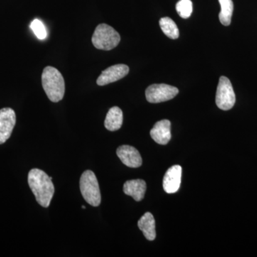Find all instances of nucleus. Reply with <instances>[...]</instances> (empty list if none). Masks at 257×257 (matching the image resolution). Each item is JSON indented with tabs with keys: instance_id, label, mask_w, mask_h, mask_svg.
<instances>
[{
	"instance_id": "f257e3e1",
	"label": "nucleus",
	"mask_w": 257,
	"mask_h": 257,
	"mask_svg": "<svg viewBox=\"0 0 257 257\" xmlns=\"http://www.w3.org/2000/svg\"><path fill=\"white\" fill-rule=\"evenodd\" d=\"M52 180V177L39 169H32L28 174L29 186L37 203L45 208L50 206L55 194V187Z\"/></svg>"
},
{
	"instance_id": "f03ea898",
	"label": "nucleus",
	"mask_w": 257,
	"mask_h": 257,
	"mask_svg": "<svg viewBox=\"0 0 257 257\" xmlns=\"http://www.w3.org/2000/svg\"><path fill=\"white\" fill-rule=\"evenodd\" d=\"M42 84L51 101L58 102L63 99L65 83L63 76L58 69L51 66L45 67L42 74Z\"/></svg>"
},
{
	"instance_id": "7ed1b4c3",
	"label": "nucleus",
	"mask_w": 257,
	"mask_h": 257,
	"mask_svg": "<svg viewBox=\"0 0 257 257\" xmlns=\"http://www.w3.org/2000/svg\"><path fill=\"white\" fill-rule=\"evenodd\" d=\"M121 37L114 28L106 24L96 27L92 35L93 45L98 50L109 51L119 45Z\"/></svg>"
},
{
	"instance_id": "20e7f679",
	"label": "nucleus",
	"mask_w": 257,
	"mask_h": 257,
	"mask_svg": "<svg viewBox=\"0 0 257 257\" xmlns=\"http://www.w3.org/2000/svg\"><path fill=\"white\" fill-rule=\"evenodd\" d=\"M79 185L84 200L92 207H98L101 203V193L94 172L91 170L85 171L81 176Z\"/></svg>"
},
{
	"instance_id": "39448f33",
	"label": "nucleus",
	"mask_w": 257,
	"mask_h": 257,
	"mask_svg": "<svg viewBox=\"0 0 257 257\" xmlns=\"http://www.w3.org/2000/svg\"><path fill=\"white\" fill-rule=\"evenodd\" d=\"M235 102L236 96L232 84L227 77L222 76L219 79V84L216 89V105L219 109L227 111L234 106Z\"/></svg>"
},
{
	"instance_id": "423d86ee",
	"label": "nucleus",
	"mask_w": 257,
	"mask_h": 257,
	"mask_svg": "<svg viewBox=\"0 0 257 257\" xmlns=\"http://www.w3.org/2000/svg\"><path fill=\"white\" fill-rule=\"evenodd\" d=\"M179 89L166 84H155L147 88L145 95L150 103L163 102L173 99L178 94Z\"/></svg>"
},
{
	"instance_id": "0eeeda50",
	"label": "nucleus",
	"mask_w": 257,
	"mask_h": 257,
	"mask_svg": "<svg viewBox=\"0 0 257 257\" xmlns=\"http://www.w3.org/2000/svg\"><path fill=\"white\" fill-rule=\"evenodd\" d=\"M16 124V114L11 108L0 109V145L6 143Z\"/></svg>"
},
{
	"instance_id": "6e6552de",
	"label": "nucleus",
	"mask_w": 257,
	"mask_h": 257,
	"mask_svg": "<svg viewBox=\"0 0 257 257\" xmlns=\"http://www.w3.org/2000/svg\"><path fill=\"white\" fill-rule=\"evenodd\" d=\"M130 72V68L126 64H119L111 66L103 71L96 80L99 86H104L124 78Z\"/></svg>"
},
{
	"instance_id": "1a4fd4ad",
	"label": "nucleus",
	"mask_w": 257,
	"mask_h": 257,
	"mask_svg": "<svg viewBox=\"0 0 257 257\" xmlns=\"http://www.w3.org/2000/svg\"><path fill=\"white\" fill-rule=\"evenodd\" d=\"M116 155L124 165L131 168H138L143 165V159L135 147L122 145L118 147Z\"/></svg>"
},
{
	"instance_id": "9d476101",
	"label": "nucleus",
	"mask_w": 257,
	"mask_h": 257,
	"mask_svg": "<svg viewBox=\"0 0 257 257\" xmlns=\"http://www.w3.org/2000/svg\"><path fill=\"white\" fill-rule=\"evenodd\" d=\"M182 169L181 166L175 165L166 172L163 179V188L168 194H173L179 190L182 179Z\"/></svg>"
},
{
	"instance_id": "9b49d317",
	"label": "nucleus",
	"mask_w": 257,
	"mask_h": 257,
	"mask_svg": "<svg viewBox=\"0 0 257 257\" xmlns=\"http://www.w3.org/2000/svg\"><path fill=\"white\" fill-rule=\"evenodd\" d=\"M150 135L159 145H167L172 138L170 121L167 119L157 121L150 131Z\"/></svg>"
},
{
	"instance_id": "f8f14e48",
	"label": "nucleus",
	"mask_w": 257,
	"mask_h": 257,
	"mask_svg": "<svg viewBox=\"0 0 257 257\" xmlns=\"http://www.w3.org/2000/svg\"><path fill=\"white\" fill-rule=\"evenodd\" d=\"M147 184L143 179H133L126 181L124 184V192L131 196L137 202H140L145 197Z\"/></svg>"
},
{
	"instance_id": "ddd939ff",
	"label": "nucleus",
	"mask_w": 257,
	"mask_h": 257,
	"mask_svg": "<svg viewBox=\"0 0 257 257\" xmlns=\"http://www.w3.org/2000/svg\"><path fill=\"white\" fill-rule=\"evenodd\" d=\"M138 227L143 231L145 237L149 241H153L156 238L155 220L150 212L145 213L138 221Z\"/></svg>"
},
{
	"instance_id": "4468645a",
	"label": "nucleus",
	"mask_w": 257,
	"mask_h": 257,
	"mask_svg": "<svg viewBox=\"0 0 257 257\" xmlns=\"http://www.w3.org/2000/svg\"><path fill=\"white\" fill-rule=\"evenodd\" d=\"M123 112L118 106H113L106 114L104 126L109 131L114 132L121 127Z\"/></svg>"
},
{
	"instance_id": "2eb2a0df",
	"label": "nucleus",
	"mask_w": 257,
	"mask_h": 257,
	"mask_svg": "<svg viewBox=\"0 0 257 257\" xmlns=\"http://www.w3.org/2000/svg\"><path fill=\"white\" fill-rule=\"evenodd\" d=\"M219 3L221 6V12L219 15L220 23L224 26H229L234 11L232 0H219Z\"/></svg>"
},
{
	"instance_id": "dca6fc26",
	"label": "nucleus",
	"mask_w": 257,
	"mask_h": 257,
	"mask_svg": "<svg viewBox=\"0 0 257 257\" xmlns=\"http://www.w3.org/2000/svg\"><path fill=\"white\" fill-rule=\"evenodd\" d=\"M160 25L162 32L165 34L166 36L172 40H176L178 38L179 36L178 28L172 19L170 18L160 19Z\"/></svg>"
},
{
	"instance_id": "f3484780",
	"label": "nucleus",
	"mask_w": 257,
	"mask_h": 257,
	"mask_svg": "<svg viewBox=\"0 0 257 257\" xmlns=\"http://www.w3.org/2000/svg\"><path fill=\"white\" fill-rule=\"evenodd\" d=\"M176 10L181 18H189L193 11L192 1L191 0H180L176 5Z\"/></svg>"
},
{
	"instance_id": "a211bd4d",
	"label": "nucleus",
	"mask_w": 257,
	"mask_h": 257,
	"mask_svg": "<svg viewBox=\"0 0 257 257\" xmlns=\"http://www.w3.org/2000/svg\"><path fill=\"white\" fill-rule=\"evenodd\" d=\"M30 28H31L32 31L35 34L37 38L40 39V40H44V39L46 38V29H45L43 23L40 20H34L31 23V25H30Z\"/></svg>"
},
{
	"instance_id": "6ab92c4d",
	"label": "nucleus",
	"mask_w": 257,
	"mask_h": 257,
	"mask_svg": "<svg viewBox=\"0 0 257 257\" xmlns=\"http://www.w3.org/2000/svg\"><path fill=\"white\" fill-rule=\"evenodd\" d=\"M82 208L83 209H86L85 206H84V205L82 206Z\"/></svg>"
}]
</instances>
